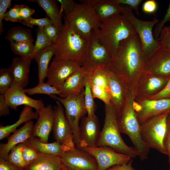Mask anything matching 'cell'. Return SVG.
<instances>
[{
	"label": "cell",
	"instance_id": "cell-11",
	"mask_svg": "<svg viewBox=\"0 0 170 170\" xmlns=\"http://www.w3.org/2000/svg\"><path fill=\"white\" fill-rule=\"evenodd\" d=\"M54 109L53 134L56 141L63 145L65 150L75 148L72 131L65 114L63 107L56 100Z\"/></svg>",
	"mask_w": 170,
	"mask_h": 170
},
{
	"label": "cell",
	"instance_id": "cell-43",
	"mask_svg": "<svg viewBox=\"0 0 170 170\" xmlns=\"http://www.w3.org/2000/svg\"><path fill=\"white\" fill-rule=\"evenodd\" d=\"M20 6V4L14 5L6 12L4 16V19L12 22H19Z\"/></svg>",
	"mask_w": 170,
	"mask_h": 170
},
{
	"label": "cell",
	"instance_id": "cell-30",
	"mask_svg": "<svg viewBox=\"0 0 170 170\" xmlns=\"http://www.w3.org/2000/svg\"><path fill=\"white\" fill-rule=\"evenodd\" d=\"M27 1L37 3L45 11L47 16L60 31L63 25L62 14L57 4V0H31Z\"/></svg>",
	"mask_w": 170,
	"mask_h": 170
},
{
	"label": "cell",
	"instance_id": "cell-52",
	"mask_svg": "<svg viewBox=\"0 0 170 170\" xmlns=\"http://www.w3.org/2000/svg\"><path fill=\"white\" fill-rule=\"evenodd\" d=\"M157 8V3L154 0L146 1L144 3L142 7V9L144 12L150 14L155 13Z\"/></svg>",
	"mask_w": 170,
	"mask_h": 170
},
{
	"label": "cell",
	"instance_id": "cell-56",
	"mask_svg": "<svg viewBox=\"0 0 170 170\" xmlns=\"http://www.w3.org/2000/svg\"><path fill=\"white\" fill-rule=\"evenodd\" d=\"M61 170H72L67 167L63 164Z\"/></svg>",
	"mask_w": 170,
	"mask_h": 170
},
{
	"label": "cell",
	"instance_id": "cell-37",
	"mask_svg": "<svg viewBox=\"0 0 170 170\" xmlns=\"http://www.w3.org/2000/svg\"><path fill=\"white\" fill-rule=\"evenodd\" d=\"M85 77L84 87V101L87 111V116L91 117L95 115L96 107L94 100V98L86 75Z\"/></svg>",
	"mask_w": 170,
	"mask_h": 170
},
{
	"label": "cell",
	"instance_id": "cell-55",
	"mask_svg": "<svg viewBox=\"0 0 170 170\" xmlns=\"http://www.w3.org/2000/svg\"><path fill=\"white\" fill-rule=\"evenodd\" d=\"M133 160L131 159L128 163L113 166L106 170H136L132 166Z\"/></svg>",
	"mask_w": 170,
	"mask_h": 170
},
{
	"label": "cell",
	"instance_id": "cell-23",
	"mask_svg": "<svg viewBox=\"0 0 170 170\" xmlns=\"http://www.w3.org/2000/svg\"><path fill=\"white\" fill-rule=\"evenodd\" d=\"M85 72L81 68L69 76L61 86L60 97L65 98L78 95L83 90L85 82Z\"/></svg>",
	"mask_w": 170,
	"mask_h": 170
},
{
	"label": "cell",
	"instance_id": "cell-35",
	"mask_svg": "<svg viewBox=\"0 0 170 170\" xmlns=\"http://www.w3.org/2000/svg\"><path fill=\"white\" fill-rule=\"evenodd\" d=\"M44 27H38L36 31V39L34 44L32 60L39 51L54 44L45 32Z\"/></svg>",
	"mask_w": 170,
	"mask_h": 170
},
{
	"label": "cell",
	"instance_id": "cell-38",
	"mask_svg": "<svg viewBox=\"0 0 170 170\" xmlns=\"http://www.w3.org/2000/svg\"><path fill=\"white\" fill-rule=\"evenodd\" d=\"M14 82L8 68H2L0 70V94L4 95Z\"/></svg>",
	"mask_w": 170,
	"mask_h": 170
},
{
	"label": "cell",
	"instance_id": "cell-16",
	"mask_svg": "<svg viewBox=\"0 0 170 170\" xmlns=\"http://www.w3.org/2000/svg\"><path fill=\"white\" fill-rule=\"evenodd\" d=\"M60 156L64 165L72 170H98L95 158L81 149L74 148L64 151Z\"/></svg>",
	"mask_w": 170,
	"mask_h": 170
},
{
	"label": "cell",
	"instance_id": "cell-3",
	"mask_svg": "<svg viewBox=\"0 0 170 170\" xmlns=\"http://www.w3.org/2000/svg\"><path fill=\"white\" fill-rule=\"evenodd\" d=\"M105 118L103 127L100 131L96 146H107L116 151L133 158L138 154L133 147L124 142L121 135L116 110L110 102L105 105Z\"/></svg>",
	"mask_w": 170,
	"mask_h": 170
},
{
	"label": "cell",
	"instance_id": "cell-54",
	"mask_svg": "<svg viewBox=\"0 0 170 170\" xmlns=\"http://www.w3.org/2000/svg\"><path fill=\"white\" fill-rule=\"evenodd\" d=\"M0 170H21L7 160L0 158Z\"/></svg>",
	"mask_w": 170,
	"mask_h": 170
},
{
	"label": "cell",
	"instance_id": "cell-28",
	"mask_svg": "<svg viewBox=\"0 0 170 170\" xmlns=\"http://www.w3.org/2000/svg\"><path fill=\"white\" fill-rule=\"evenodd\" d=\"M33 108L24 106L20 115L18 120L11 125L0 126V140L4 139L8 137L11 133H13L17 128L23 123H26L33 119H37L38 117L37 111L34 112Z\"/></svg>",
	"mask_w": 170,
	"mask_h": 170
},
{
	"label": "cell",
	"instance_id": "cell-42",
	"mask_svg": "<svg viewBox=\"0 0 170 170\" xmlns=\"http://www.w3.org/2000/svg\"><path fill=\"white\" fill-rule=\"evenodd\" d=\"M157 41L161 46L170 52V26L163 27Z\"/></svg>",
	"mask_w": 170,
	"mask_h": 170
},
{
	"label": "cell",
	"instance_id": "cell-47",
	"mask_svg": "<svg viewBox=\"0 0 170 170\" xmlns=\"http://www.w3.org/2000/svg\"><path fill=\"white\" fill-rule=\"evenodd\" d=\"M12 0H0V34H2L4 31L3 27V20L7 9L11 5Z\"/></svg>",
	"mask_w": 170,
	"mask_h": 170
},
{
	"label": "cell",
	"instance_id": "cell-51",
	"mask_svg": "<svg viewBox=\"0 0 170 170\" xmlns=\"http://www.w3.org/2000/svg\"><path fill=\"white\" fill-rule=\"evenodd\" d=\"M44 31L49 39L54 43L58 37L59 31L53 24L48 25L44 27Z\"/></svg>",
	"mask_w": 170,
	"mask_h": 170
},
{
	"label": "cell",
	"instance_id": "cell-21",
	"mask_svg": "<svg viewBox=\"0 0 170 170\" xmlns=\"http://www.w3.org/2000/svg\"><path fill=\"white\" fill-rule=\"evenodd\" d=\"M33 122L30 121L20 128L16 130L8 139L7 142L0 144V158L7 160L11 149L17 145L25 143L33 136Z\"/></svg>",
	"mask_w": 170,
	"mask_h": 170
},
{
	"label": "cell",
	"instance_id": "cell-5",
	"mask_svg": "<svg viewBox=\"0 0 170 170\" xmlns=\"http://www.w3.org/2000/svg\"><path fill=\"white\" fill-rule=\"evenodd\" d=\"M87 42L65 21L54 43L56 51L53 60H70L80 65Z\"/></svg>",
	"mask_w": 170,
	"mask_h": 170
},
{
	"label": "cell",
	"instance_id": "cell-49",
	"mask_svg": "<svg viewBox=\"0 0 170 170\" xmlns=\"http://www.w3.org/2000/svg\"><path fill=\"white\" fill-rule=\"evenodd\" d=\"M170 98V77L163 88L156 94L146 99H160Z\"/></svg>",
	"mask_w": 170,
	"mask_h": 170
},
{
	"label": "cell",
	"instance_id": "cell-6",
	"mask_svg": "<svg viewBox=\"0 0 170 170\" xmlns=\"http://www.w3.org/2000/svg\"><path fill=\"white\" fill-rule=\"evenodd\" d=\"M63 18L76 33L86 40L91 37L92 30L94 33L98 32L101 24L88 0L77 3L75 8Z\"/></svg>",
	"mask_w": 170,
	"mask_h": 170
},
{
	"label": "cell",
	"instance_id": "cell-34",
	"mask_svg": "<svg viewBox=\"0 0 170 170\" xmlns=\"http://www.w3.org/2000/svg\"><path fill=\"white\" fill-rule=\"evenodd\" d=\"M25 92L29 95L42 94L48 95L51 97L54 95H60V91L54 86L44 82L38 83L36 86L28 88H24Z\"/></svg>",
	"mask_w": 170,
	"mask_h": 170
},
{
	"label": "cell",
	"instance_id": "cell-44",
	"mask_svg": "<svg viewBox=\"0 0 170 170\" xmlns=\"http://www.w3.org/2000/svg\"><path fill=\"white\" fill-rule=\"evenodd\" d=\"M60 4V11L64 15L71 12L76 7L77 3L73 0H57Z\"/></svg>",
	"mask_w": 170,
	"mask_h": 170
},
{
	"label": "cell",
	"instance_id": "cell-17",
	"mask_svg": "<svg viewBox=\"0 0 170 170\" xmlns=\"http://www.w3.org/2000/svg\"><path fill=\"white\" fill-rule=\"evenodd\" d=\"M143 71L156 76L170 78V52L161 46L145 60Z\"/></svg>",
	"mask_w": 170,
	"mask_h": 170
},
{
	"label": "cell",
	"instance_id": "cell-50",
	"mask_svg": "<svg viewBox=\"0 0 170 170\" xmlns=\"http://www.w3.org/2000/svg\"><path fill=\"white\" fill-rule=\"evenodd\" d=\"M115 1L119 4L125 5L132 10H134L137 14H139V7L140 3L142 1L141 0H115Z\"/></svg>",
	"mask_w": 170,
	"mask_h": 170
},
{
	"label": "cell",
	"instance_id": "cell-18",
	"mask_svg": "<svg viewBox=\"0 0 170 170\" xmlns=\"http://www.w3.org/2000/svg\"><path fill=\"white\" fill-rule=\"evenodd\" d=\"M24 88L14 82L4 94L6 102L10 108L16 110L18 106L24 105L38 111L45 107L42 99H35L29 97L24 91Z\"/></svg>",
	"mask_w": 170,
	"mask_h": 170
},
{
	"label": "cell",
	"instance_id": "cell-9",
	"mask_svg": "<svg viewBox=\"0 0 170 170\" xmlns=\"http://www.w3.org/2000/svg\"><path fill=\"white\" fill-rule=\"evenodd\" d=\"M84 96V89L81 93L76 95L63 98L54 95L52 98L58 100L64 107L65 116L72 131L74 142L79 149L80 142L79 121L87 113Z\"/></svg>",
	"mask_w": 170,
	"mask_h": 170
},
{
	"label": "cell",
	"instance_id": "cell-39",
	"mask_svg": "<svg viewBox=\"0 0 170 170\" xmlns=\"http://www.w3.org/2000/svg\"><path fill=\"white\" fill-rule=\"evenodd\" d=\"M89 84L94 98H97L100 99L105 105L110 104L111 102L110 98V94L108 92L100 87L91 84Z\"/></svg>",
	"mask_w": 170,
	"mask_h": 170
},
{
	"label": "cell",
	"instance_id": "cell-45",
	"mask_svg": "<svg viewBox=\"0 0 170 170\" xmlns=\"http://www.w3.org/2000/svg\"><path fill=\"white\" fill-rule=\"evenodd\" d=\"M164 145L168 157V162L170 169V112L167 119L166 132L164 140Z\"/></svg>",
	"mask_w": 170,
	"mask_h": 170
},
{
	"label": "cell",
	"instance_id": "cell-7",
	"mask_svg": "<svg viewBox=\"0 0 170 170\" xmlns=\"http://www.w3.org/2000/svg\"><path fill=\"white\" fill-rule=\"evenodd\" d=\"M121 14L134 27L141 42L145 60L161 46L152 33L153 28L158 23V20L156 18L150 21L140 20L135 16L131 8L126 6H124Z\"/></svg>",
	"mask_w": 170,
	"mask_h": 170
},
{
	"label": "cell",
	"instance_id": "cell-25",
	"mask_svg": "<svg viewBox=\"0 0 170 170\" xmlns=\"http://www.w3.org/2000/svg\"><path fill=\"white\" fill-rule=\"evenodd\" d=\"M102 22L115 15L122 14L124 6L115 0H88Z\"/></svg>",
	"mask_w": 170,
	"mask_h": 170
},
{
	"label": "cell",
	"instance_id": "cell-40",
	"mask_svg": "<svg viewBox=\"0 0 170 170\" xmlns=\"http://www.w3.org/2000/svg\"><path fill=\"white\" fill-rule=\"evenodd\" d=\"M22 152L26 166L35 161L38 157L40 154L33 148L25 143H22Z\"/></svg>",
	"mask_w": 170,
	"mask_h": 170
},
{
	"label": "cell",
	"instance_id": "cell-46",
	"mask_svg": "<svg viewBox=\"0 0 170 170\" xmlns=\"http://www.w3.org/2000/svg\"><path fill=\"white\" fill-rule=\"evenodd\" d=\"M167 22H170V1L166 13L163 18L156 25L155 28L154 36L155 38L157 40L159 35L164 25Z\"/></svg>",
	"mask_w": 170,
	"mask_h": 170
},
{
	"label": "cell",
	"instance_id": "cell-41",
	"mask_svg": "<svg viewBox=\"0 0 170 170\" xmlns=\"http://www.w3.org/2000/svg\"><path fill=\"white\" fill-rule=\"evenodd\" d=\"M20 23L30 28H32L34 26H37L38 27H44L48 25L53 24L47 16L39 19L34 18L31 17L21 21Z\"/></svg>",
	"mask_w": 170,
	"mask_h": 170
},
{
	"label": "cell",
	"instance_id": "cell-32",
	"mask_svg": "<svg viewBox=\"0 0 170 170\" xmlns=\"http://www.w3.org/2000/svg\"><path fill=\"white\" fill-rule=\"evenodd\" d=\"M5 38L10 42H30L33 43L34 41L31 30L19 26L9 29Z\"/></svg>",
	"mask_w": 170,
	"mask_h": 170
},
{
	"label": "cell",
	"instance_id": "cell-15",
	"mask_svg": "<svg viewBox=\"0 0 170 170\" xmlns=\"http://www.w3.org/2000/svg\"><path fill=\"white\" fill-rule=\"evenodd\" d=\"M81 68L78 63L72 60H53L47 71L46 82L59 90L66 80Z\"/></svg>",
	"mask_w": 170,
	"mask_h": 170
},
{
	"label": "cell",
	"instance_id": "cell-26",
	"mask_svg": "<svg viewBox=\"0 0 170 170\" xmlns=\"http://www.w3.org/2000/svg\"><path fill=\"white\" fill-rule=\"evenodd\" d=\"M63 165L60 156L40 153L38 157L24 170H61Z\"/></svg>",
	"mask_w": 170,
	"mask_h": 170
},
{
	"label": "cell",
	"instance_id": "cell-13",
	"mask_svg": "<svg viewBox=\"0 0 170 170\" xmlns=\"http://www.w3.org/2000/svg\"><path fill=\"white\" fill-rule=\"evenodd\" d=\"M133 105L140 124L158 115L170 112V98L134 100Z\"/></svg>",
	"mask_w": 170,
	"mask_h": 170
},
{
	"label": "cell",
	"instance_id": "cell-53",
	"mask_svg": "<svg viewBox=\"0 0 170 170\" xmlns=\"http://www.w3.org/2000/svg\"><path fill=\"white\" fill-rule=\"evenodd\" d=\"M10 107L5 101L4 95H0V116H6L10 113Z\"/></svg>",
	"mask_w": 170,
	"mask_h": 170
},
{
	"label": "cell",
	"instance_id": "cell-24",
	"mask_svg": "<svg viewBox=\"0 0 170 170\" xmlns=\"http://www.w3.org/2000/svg\"><path fill=\"white\" fill-rule=\"evenodd\" d=\"M31 60L20 57H15L13 59L11 65L8 67L14 82L23 88L28 83Z\"/></svg>",
	"mask_w": 170,
	"mask_h": 170
},
{
	"label": "cell",
	"instance_id": "cell-12",
	"mask_svg": "<svg viewBox=\"0 0 170 170\" xmlns=\"http://www.w3.org/2000/svg\"><path fill=\"white\" fill-rule=\"evenodd\" d=\"M80 149L88 153L95 158L98 170H106L113 166L126 163L132 159L107 146L85 147Z\"/></svg>",
	"mask_w": 170,
	"mask_h": 170
},
{
	"label": "cell",
	"instance_id": "cell-36",
	"mask_svg": "<svg viewBox=\"0 0 170 170\" xmlns=\"http://www.w3.org/2000/svg\"><path fill=\"white\" fill-rule=\"evenodd\" d=\"M22 143L13 148L9 153L7 160L21 170L26 166L22 152Z\"/></svg>",
	"mask_w": 170,
	"mask_h": 170
},
{
	"label": "cell",
	"instance_id": "cell-29",
	"mask_svg": "<svg viewBox=\"0 0 170 170\" xmlns=\"http://www.w3.org/2000/svg\"><path fill=\"white\" fill-rule=\"evenodd\" d=\"M39 153L60 156L65 150L63 146L56 141L44 143L38 138L32 136L25 143Z\"/></svg>",
	"mask_w": 170,
	"mask_h": 170
},
{
	"label": "cell",
	"instance_id": "cell-31",
	"mask_svg": "<svg viewBox=\"0 0 170 170\" xmlns=\"http://www.w3.org/2000/svg\"><path fill=\"white\" fill-rule=\"evenodd\" d=\"M108 73L106 66H100L86 73L85 75L89 84L101 87L110 93Z\"/></svg>",
	"mask_w": 170,
	"mask_h": 170
},
{
	"label": "cell",
	"instance_id": "cell-57",
	"mask_svg": "<svg viewBox=\"0 0 170 170\" xmlns=\"http://www.w3.org/2000/svg\"></svg>",
	"mask_w": 170,
	"mask_h": 170
},
{
	"label": "cell",
	"instance_id": "cell-10",
	"mask_svg": "<svg viewBox=\"0 0 170 170\" xmlns=\"http://www.w3.org/2000/svg\"><path fill=\"white\" fill-rule=\"evenodd\" d=\"M111 56L93 33L88 40L86 51L80 65L85 73L100 66H106Z\"/></svg>",
	"mask_w": 170,
	"mask_h": 170
},
{
	"label": "cell",
	"instance_id": "cell-8",
	"mask_svg": "<svg viewBox=\"0 0 170 170\" xmlns=\"http://www.w3.org/2000/svg\"><path fill=\"white\" fill-rule=\"evenodd\" d=\"M169 113L158 115L140 124L141 136L145 144L150 149H154L166 155L164 140Z\"/></svg>",
	"mask_w": 170,
	"mask_h": 170
},
{
	"label": "cell",
	"instance_id": "cell-22",
	"mask_svg": "<svg viewBox=\"0 0 170 170\" xmlns=\"http://www.w3.org/2000/svg\"><path fill=\"white\" fill-rule=\"evenodd\" d=\"M108 70L110 101L118 115L122 112L124 108L129 90L116 75Z\"/></svg>",
	"mask_w": 170,
	"mask_h": 170
},
{
	"label": "cell",
	"instance_id": "cell-27",
	"mask_svg": "<svg viewBox=\"0 0 170 170\" xmlns=\"http://www.w3.org/2000/svg\"><path fill=\"white\" fill-rule=\"evenodd\" d=\"M55 44L54 43L38 52L33 57L38 66V83L44 82L46 78L49 63L55 54Z\"/></svg>",
	"mask_w": 170,
	"mask_h": 170
},
{
	"label": "cell",
	"instance_id": "cell-19",
	"mask_svg": "<svg viewBox=\"0 0 170 170\" xmlns=\"http://www.w3.org/2000/svg\"><path fill=\"white\" fill-rule=\"evenodd\" d=\"M100 132L98 119L95 115L91 117H83L79 125L80 149L96 146Z\"/></svg>",
	"mask_w": 170,
	"mask_h": 170
},
{
	"label": "cell",
	"instance_id": "cell-48",
	"mask_svg": "<svg viewBox=\"0 0 170 170\" xmlns=\"http://www.w3.org/2000/svg\"><path fill=\"white\" fill-rule=\"evenodd\" d=\"M35 12L34 9L30 8L25 4H20L19 22L20 23L21 21L27 19L31 17V16Z\"/></svg>",
	"mask_w": 170,
	"mask_h": 170
},
{
	"label": "cell",
	"instance_id": "cell-2",
	"mask_svg": "<svg viewBox=\"0 0 170 170\" xmlns=\"http://www.w3.org/2000/svg\"><path fill=\"white\" fill-rule=\"evenodd\" d=\"M93 33L113 58L121 42L136 32L130 22L119 14L102 22L98 32Z\"/></svg>",
	"mask_w": 170,
	"mask_h": 170
},
{
	"label": "cell",
	"instance_id": "cell-20",
	"mask_svg": "<svg viewBox=\"0 0 170 170\" xmlns=\"http://www.w3.org/2000/svg\"><path fill=\"white\" fill-rule=\"evenodd\" d=\"M37 111L38 117L34 125L33 136L43 142L48 143L49 134L53 129L54 109L51 105H48Z\"/></svg>",
	"mask_w": 170,
	"mask_h": 170
},
{
	"label": "cell",
	"instance_id": "cell-14",
	"mask_svg": "<svg viewBox=\"0 0 170 170\" xmlns=\"http://www.w3.org/2000/svg\"><path fill=\"white\" fill-rule=\"evenodd\" d=\"M169 78L156 76L143 71L133 91L134 100L146 99L156 94L165 87Z\"/></svg>",
	"mask_w": 170,
	"mask_h": 170
},
{
	"label": "cell",
	"instance_id": "cell-1",
	"mask_svg": "<svg viewBox=\"0 0 170 170\" xmlns=\"http://www.w3.org/2000/svg\"><path fill=\"white\" fill-rule=\"evenodd\" d=\"M145 58L136 33L121 41L115 56L106 66L121 80L127 88L133 91L143 71Z\"/></svg>",
	"mask_w": 170,
	"mask_h": 170
},
{
	"label": "cell",
	"instance_id": "cell-33",
	"mask_svg": "<svg viewBox=\"0 0 170 170\" xmlns=\"http://www.w3.org/2000/svg\"><path fill=\"white\" fill-rule=\"evenodd\" d=\"M12 52L23 58L32 60L34 45L30 42H21L10 43Z\"/></svg>",
	"mask_w": 170,
	"mask_h": 170
},
{
	"label": "cell",
	"instance_id": "cell-4",
	"mask_svg": "<svg viewBox=\"0 0 170 170\" xmlns=\"http://www.w3.org/2000/svg\"><path fill=\"white\" fill-rule=\"evenodd\" d=\"M134 100L133 92L129 90L124 108L122 112L117 115V122L121 133L128 136L138 156L142 161L148 158L150 149L141 138L140 125L134 110Z\"/></svg>",
	"mask_w": 170,
	"mask_h": 170
}]
</instances>
